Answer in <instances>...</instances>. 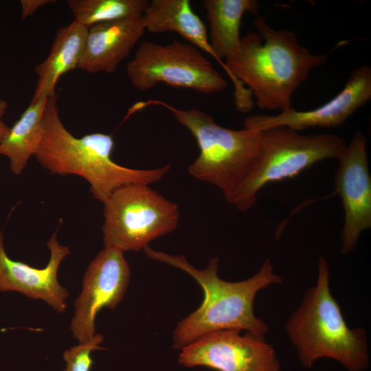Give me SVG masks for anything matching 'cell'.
Instances as JSON below:
<instances>
[{
  "label": "cell",
  "instance_id": "obj_1",
  "mask_svg": "<svg viewBox=\"0 0 371 371\" xmlns=\"http://www.w3.org/2000/svg\"><path fill=\"white\" fill-rule=\"evenodd\" d=\"M143 250L148 258L185 271L203 290L204 298L199 307L177 325L173 333L175 348L181 349L218 330H245L260 336L267 333L268 325L256 316L254 305L260 291L282 282V278L274 272L269 258L251 278L240 282H228L218 275V257H212L205 268L199 269L183 255L156 251L149 246Z\"/></svg>",
  "mask_w": 371,
  "mask_h": 371
},
{
  "label": "cell",
  "instance_id": "obj_2",
  "mask_svg": "<svg viewBox=\"0 0 371 371\" xmlns=\"http://www.w3.org/2000/svg\"><path fill=\"white\" fill-rule=\"evenodd\" d=\"M254 25L256 32L241 37L239 48L225 63L260 109L290 110L295 91L313 69L325 64L326 56L312 54L294 32L275 30L262 17Z\"/></svg>",
  "mask_w": 371,
  "mask_h": 371
},
{
  "label": "cell",
  "instance_id": "obj_3",
  "mask_svg": "<svg viewBox=\"0 0 371 371\" xmlns=\"http://www.w3.org/2000/svg\"><path fill=\"white\" fill-rule=\"evenodd\" d=\"M57 95L48 98L43 116L41 142L34 157L52 175H76L90 185L93 197L102 203L116 189L133 183L161 181L170 170L166 164L153 169H135L115 162V142L111 135L93 133L76 137L62 122Z\"/></svg>",
  "mask_w": 371,
  "mask_h": 371
},
{
  "label": "cell",
  "instance_id": "obj_4",
  "mask_svg": "<svg viewBox=\"0 0 371 371\" xmlns=\"http://www.w3.org/2000/svg\"><path fill=\"white\" fill-rule=\"evenodd\" d=\"M329 279L330 267L322 256L316 284L305 292L286 321L285 331L306 368H311L319 359L330 358L349 371H362L369 366L366 330L348 326L331 293Z\"/></svg>",
  "mask_w": 371,
  "mask_h": 371
},
{
  "label": "cell",
  "instance_id": "obj_5",
  "mask_svg": "<svg viewBox=\"0 0 371 371\" xmlns=\"http://www.w3.org/2000/svg\"><path fill=\"white\" fill-rule=\"evenodd\" d=\"M150 106L166 109L191 133L199 155L188 167L190 175L218 188L228 203L256 169L262 151L261 131L225 128L198 109H181L155 99L136 103L128 115Z\"/></svg>",
  "mask_w": 371,
  "mask_h": 371
},
{
  "label": "cell",
  "instance_id": "obj_6",
  "mask_svg": "<svg viewBox=\"0 0 371 371\" xmlns=\"http://www.w3.org/2000/svg\"><path fill=\"white\" fill-rule=\"evenodd\" d=\"M262 151L256 169L228 203L247 211L268 183L293 178L314 164L337 159L345 148L335 134L304 135L284 126L260 130Z\"/></svg>",
  "mask_w": 371,
  "mask_h": 371
},
{
  "label": "cell",
  "instance_id": "obj_7",
  "mask_svg": "<svg viewBox=\"0 0 371 371\" xmlns=\"http://www.w3.org/2000/svg\"><path fill=\"white\" fill-rule=\"evenodd\" d=\"M104 247L139 251L174 230L179 221L176 203L149 185L133 183L116 189L103 203Z\"/></svg>",
  "mask_w": 371,
  "mask_h": 371
},
{
  "label": "cell",
  "instance_id": "obj_8",
  "mask_svg": "<svg viewBox=\"0 0 371 371\" xmlns=\"http://www.w3.org/2000/svg\"><path fill=\"white\" fill-rule=\"evenodd\" d=\"M126 68L131 85L141 91L161 82L204 93H218L228 86L199 49L177 40L166 45L142 42Z\"/></svg>",
  "mask_w": 371,
  "mask_h": 371
},
{
  "label": "cell",
  "instance_id": "obj_9",
  "mask_svg": "<svg viewBox=\"0 0 371 371\" xmlns=\"http://www.w3.org/2000/svg\"><path fill=\"white\" fill-rule=\"evenodd\" d=\"M240 332L223 330L207 334L181 348L179 363L217 371H280L276 351L264 336Z\"/></svg>",
  "mask_w": 371,
  "mask_h": 371
},
{
  "label": "cell",
  "instance_id": "obj_10",
  "mask_svg": "<svg viewBox=\"0 0 371 371\" xmlns=\"http://www.w3.org/2000/svg\"><path fill=\"white\" fill-rule=\"evenodd\" d=\"M124 251L104 247L84 274L82 291L74 302L70 328L79 343L95 334V319L103 308L114 309L123 300L131 278Z\"/></svg>",
  "mask_w": 371,
  "mask_h": 371
},
{
  "label": "cell",
  "instance_id": "obj_11",
  "mask_svg": "<svg viewBox=\"0 0 371 371\" xmlns=\"http://www.w3.org/2000/svg\"><path fill=\"white\" fill-rule=\"evenodd\" d=\"M367 143L366 137L356 132L337 159L335 192L340 196L344 211L340 251L345 255L356 248L361 233L371 228V177Z\"/></svg>",
  "mask_w": 371,
  "mask_h": 371
},
{
  "label": "cell",
  "instance_id": "obj_12",
  "mask_svg": "<svg viewBox=\"0 0 371 371\" xmlns=\"http://www.w3.org/2000/svg\"><path fill=\"white\" fill-rule=\"evenodd\" d=\"M370 100L371 67L363 65L355 69L343 89L322 106L305 111L293 108L275 115H249L245 118L244 126L260 131L284 126L295 131L312 127H337Z\"/></svg>",
  "mask_w": 371,
  "mask_h": 371
},
{
  "label": "cell",
  "instance_id": "obj_13",
  "mask_svg": "<svg viewBox=\"0 0 371 371\" xmlns=\"http://www.w3.org/2000/svg\"><path fill=\"white\" fill-rule=\"evenodd\" d=\"M50 257L43 269L11 259L6 254L3 231L0 232V292L16 291L34 300H41L60 313L67 308V290L58 280L63 259L70 253L67 246L57 240V230L47 243Z\"/></svg>",
  "mask_w": 371,
  "mask_h": 371
},
{
  "label": "cell",
  "instance_id": "obj_14",
  "mask_svg": "<svg viewBox=\"0 0 371 371\" xmlns=\"http://www.w3.org/2000/svg\"><path fill=\"white\" fill-rule=\"evenodd\" d=\"M142 16L146 30L151 33L176 32L192 45L212 56L233 83L236 109L243 113L252 109V93L234 76L225 63L218 58L210 45L206 26L192 10L190 1L152 0Z\"/></svg>",
  "mask_w": 371,
  "mask_h": 371
},
{
  "label": "cell",
  "instance_id": "obj_15",
  "mask_svg": "<svg viewBox=\"0 0 371 371\" xmlns=\"http://www.w3.org/2000/svg\"><path fill=\"white\" fill-rule=\"evenodd\" d=\"M145 31L143 16L89 27L78 69L92 74L113 73Z\"/></svg>",
  "mask_w": 371,
  "mask_h": 371
},
{
  "label": "cell",
  "instance_id": "obj_16",
  "mask_svg": "<svg viewBox=\"0 0 371 371\" xmlns=\"http://www.w3.org/2000/svg\"><path fill=\"white\" fill-rule=\"evenodd\" d=\"M88 29L74 20L57 30L48 56L34 68L38 78L32 100L48 98L55 94L59 78L78 68Z\"/></svg>",
  "mask_w": 371,
  "mask_h": 371
},
{
  "label": "cell",
  "instance_id": "obj_17",
  "mask_svg": "<svg viewBox=\"0 0 371 371\" xmlns=\"http://www.w3.org/2000/svg\"><path fill=\"white\" fill-rule=\"evenodd\" d=\"M203 5L209 22L210 45L218 58L224 61L239 48L244 14H256L259 3L256 0H204Z\"/></svg>",
  "mask_w": 371,
  "mask_h": 371
},
{
  "label": "cell",
  "instance_id": "obj_18",
  "mask_svg": "<svg viewBox=\"0 0 371 371\" xmlns=\"http://www.w3.org/2000/svg\"><path fill=\"white\" fill-rule=\"evenodd\" d=\"M48 98L31 100L18 120L0 143V155L10 160L12 172L20 175L41 142L43 116Z\"/></svg>",
  "mask_w": 371,
  "mask_h": 371
},
{
  "label": "cell",
  "instance_id": "obj_19",
  "mask_svg": "<svg viewBox=\"0 0 371 371\" xmlns=\"http://www.w3.org/2000/svg\"><path fill=\"white\" fill-rule=\"evenodd\" d=\"M148 0H67L74 21L90 27L93 25L143 16Z\"/></svg>",
  "mask_w": 371,
  "mask_h": 371
},
{
  "label": "cell",
  "instance_id": "obj_20",
  "mask_svg": "<svg viewBox=\"0 0 371 371\" xmlns=\"http://www.w3.org/2000/svg\"><path fill=\"white\" fill-rule=\"evenodd\" d=\"M103 340V336L96 333L88 341L66 350L63 355L67 363L63 371H90L93 363L91 354L93 350L105 349L100 346Z\"/></svg>",
  "mask_w": 371,
  "mask_h": 371
},
{
  "label": "cell",
  "instance_id": "obj_21",
  "mask_svg": "<svg viewBox=\"0 0 371 371\" xmlns=\"http://www.w3.org/2000/svg\"><path fill=\"white\" fill-rule=\"evenodd\" d=\"M55 2L53 0H21V19L32 16L38 8L47 4Z\"/></svg>",
  "mask_w": 371,
  "mask_h": 371
},
{
  "label": "cell",
  "instance_id": "obj_22",
  "mask_svg": "<svg viewBox=\"0 0 371 371\" xmlns=\"http://www.w3.org/2000/svg\"><path fill=\"white\" fill-rule=\"evenodd\" d=\"M8 108V102L5 100L0 98V143L5 137L10 129V127H8L2 120Z\"/></svg>",
  "mask_w": 371,
  "mask_h": 371
}]
</instances>
